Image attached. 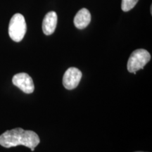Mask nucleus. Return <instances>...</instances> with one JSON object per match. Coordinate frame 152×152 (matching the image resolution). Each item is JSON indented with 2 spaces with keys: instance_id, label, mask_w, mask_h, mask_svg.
<instances>
[{
  "instance_id": "2",
  "label": "nucleus",
  "mask_w": 152,
  "mask_h": 152,
  "mask_svg": "<svg viewBox=\"0 0 152 152\" xmlns=\"http://www.w3.org/2000/svg\"><path fill=\"white\" fill-rule=\"evenodd\" d=\"M27 26L24 16L20 14H16L11 18L9 26V35L11 39L19 42L26 35Z\"/></svg>"
},
{
  "instance_id": "7",
  "label": "nucleus",
  "mask_w": 152,
  "mask_h": 152,
  "mask_svg": "<svg viewBox=\"0 0 152 152\" xmlns=\"http://www.w3.org/2000/svg\"><path fill=\"white\" fill-rule=\"evenodd\" d=\"M91 14L87 9L83 8L80 10L74 18V25L77 29H84L90 24Z\"/></svg>"
},
{
  "instance_id": "9",
  "label": "nucleus",
  "mask_w": 152,
  "mask_h": 152,
  "mask_svg": "<svg viewBox=\"0 0 152 152\" xmlns=\"http://www.w3.org/2000/svg\"><path fill=\"white\" fill-rule=\"evenodd\" d=\"M136 152H144V151H136Z\"/></svg>"
},
{
  "instance_id": "5",
  "label": "nucleus",
  "mask_w": 152,
  "mask_h": 152,
  "mask_svg": "<svg viewBox=\"0 0 152 152\" xmlns=\"http://www.w3.org/2000/svg\"><path fill=\"white\" fill-rule=\"evenodd\" d=\"M82 72L77 68H69L63 77V85L67 90H73L78 86L82 78Z\"/></svg>"
},
{
  "instance_id": "6",
  "label": "nucleus",
  "mask_w": 152,
  "mask_h": 152,
  "mask_svg": "<svg viewBox=\"0 0 152 152\" xmlns=\"http://www.w3.org/2000/svg\"><path fill=\"white\" fill-rule=\"evenodd\" d=\"M58 17L54 11H50L45 15L42 21V30L43 33L46 35H50L54 33L56 28Z\"/></svg>"
},
{
  "instance_id": "8",
  "label": "nucleus",
  "mask_w": 152,
  "mask_h": 152,
  "mask_svg": "<svg viewBox=\"0 0 152 152\" xmlns=\"http://www.w3.org/2000/svg\"><path fill=\"white\" fill-rule=\"evenodd\" d=\"M139 0H122L121 9L123 11L127 12L134 8Z\"/></svg>"
},
{
  "instance_id": "4",
  "label": "nucleus",
  "mask_w": 152,
  "mask_h": 152,
  "mask_svg": "<svg viewBox=\"0 0 152 152\" xmlns=\"http://www.w3.org/2000/svg\"><path fill=\"white\" fill-rule=\"evenodd\" d=\"M12 83L15 86L18 87L26 94H31L35 90L32 77L26 73L16 74L12 78Z\"/></svg>"
},
{
  "instance_id": "3",
  "label": "nucleus",
  "mask_w": 152,
  "mask_h": 152,
  "mask_svg": "<svg viewBox=\"0 0 152 152\" xmlns=\"http://www.w3.org/2000/svg\"><path fill=\"white\" fill-rule=\"evenodd\" d=\"M151 60V55L146 49H139L131 54L128 61V70L130 73L136 72L143 68Z\"/></svg>"
},
{
  "instance_id": "1",
  "label": "nucleus",
  "mask_w": 152,
  "mask_h": 152,
  "mask_svg": "<svg viewBox=\"0 0 152 152\" xmlns=\"http://www.w3.org/2000/svg\"><path fill=\"white\" fill-rule=\"evenodd\" d=\"M39 142L40 140L37 133L32 130H25L20 128L7 130L0 135V145L5 148L23 145L34 151Z\"/></svg>"
}]
</instances>
